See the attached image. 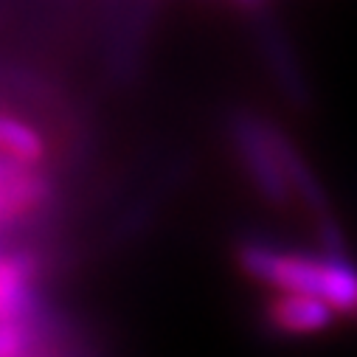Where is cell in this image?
<instances>
[{"label":"cell","instance_id":"obj_1","mask_svg":"<svg viewBox=\"0 0 357 357\" xmlns=\"http://www.w3.org/2000/svg\"><path fill=\"white\" fill-rule=\"evenodd\" d=\"M236 267L271 293L312 296L340 318H357V264L349 256H310L250 239L236 245Z\"/></svg>","mask_w":357,"mask_h":357},{"label":"cell","instance_id":"obj_2","mask_svg":"<svg viewBox=\"0 0 357 357\" xmlns=\"http://www.w3.org/2000/svg\"><path fill=\"white\" fill-rule=\"evenodd\" d=\"M228 141L242 174L256 189V195L273 208L282 211L290 208V203L296 200L276 152L273 121H267L250 110H234L228 116Z\"/></svg>","mask_w":357,"mask_h":357},{"label":"cell","instance_id":"obj_3","mask_svg":"<svg viewBox=\"0 0 357 357\" xmlns=\"http://www.w3.org/2000/svg\"><path fill=\"white\" fill-rule=\"evenodd\" d=\"M37 318V259L31 253L0 256V324Z\"/></svg>","mask_w":357,"mask_h":357},{"label":"cell","instance_id":"obj_4","mask_svg":"<svg viewBox=\"0 0 357 357\" xmlns=\"http://www.w3.org/2000/svg\"><path fill=\"white\" fill-rule=\"evenodd\" d=\"M340 315L312 296H293V293H271L264 301V321L279 335L290 337H310L321 335L335 326Z\"/></svg>","mask_w":357,"mask_h":357},{"label":"cell","instance_id":"obj_5","mask_svg":"<svg viewBox=\"0 0 357 357\" xmlns=\"http://www.w3.org/2000/svg\"><path fill=\"white\" fill-rule=\"evenodd\" d=\"M51 195L45 177L26 163L0 158V222H12L40 208Z\"/></svg>","mask_w":357,"mask_h":357},{"label":"cell","instance_id":"obj_6","mask_svg":"<svg viewBox=\"0 0 357 357\" xmlns=\"http://www.w3.org/2000/svg\"><path fill=\"white\" fill-rule=\"evenodd\" d=\"M261 48L267 51V65H271L279 87L284 91V96H290L296 105H301L307 99V87L301 82V70H298V59L293 54V48L284 43L282 31L267 29L261 34Z\"/></svg>","mask_w":357,"mask_h":357},{"label":"cell","instance_id":"obj_7","mask_svg":"<svg viewBox=\"0 0 357 357\" xmlns=\"http://www.w3.org/2000/svg\"><path fill=\"white\" fill-rule=\"evenodd\" d=\"M0 155L26 166H37L45 158V141L34 127L0 116Z\"/></svg>","mask_w":357,"mask_h":357},{"label":"cell","instance_id":"obj_8","mask_svg":"<svg viewBox=\"0 0 357 357\" xmlns=\"http://www.w3.org/2000/svg\"><path fill=\"white\" fill-rule=\"evenodd\" d=\"M0 357H59L37 324H0Z\"/></svg>","mask_w":357,"mask_h":357}]
</instances>
